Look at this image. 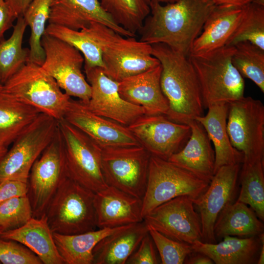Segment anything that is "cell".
Listing matches in <instances>:
<instances>
[{"label": "cell", "mask_w": 264, "mask_h": 264, "mask_svg": "<svg viewBox=\"0 0 264 264\" xmlns=\"http://www.w3.org/2000/svg\"><path fill=\"white\" fill-rule=\"evenodd\" d=\"M149 5L151 14L137 32L139 40L151 45L166 44L188 57L216 5L210 0H176L165 5L152 2Z\"/></svg>", "instance_id": "obj_1"}, {"label": "cell", "mask_w": 264, "mask_h": 264, "mask_svg": "<svg viewBox=\"0 0 264 264\" xmlns=\"http://www.w3.org/2000/svg\"><path fill=\"white\" fill-rule=\"evenodd\" d=\"M152 47L153 56L162 66L161 87L169 104L165 116L185 124L202 116L204 107L200 87L188 57L164 44Z\"/></svg>", "instance_id": "obj_2"}, {"label": "cell", "mask_w": 264, "mask_h": 264, "mask_svg": "<svg viewBox=\"0 0 264 264\" xmlns=\"http://www.w3.org/2000/svg\"><path fill=\"white\" fill-rule=\"evenodd\" d=\"M82 30L99 46L105 73L117 82L160 64L152 54V45L135 37L123 36L96 22Z\"/></svg>", "instance_id": "obj_3"}, {"label": "cell", "mask_w": 264, "mask_h": 264, "mask_svg": "<svg viewBox=\"0 0 264 264\" xmlns=\"http://www.w3.org/2000/svg\"><path fill=\"white\" fill-rule=\"evenodd\" d=\"M234 51V46L225 45L188 56L198 80L204 108L228 104L244 96L243 78L231 62Z\"/></svg>", "instance_id": "obj_4"}, {"label": "cell", "mask_w": 264, "mask_h": 264, "mask_svg": "<svg viewBox=\"0 0 264 264\" xmlns=\"http://www.w3.org/2000/svg\"><path fill=\"white\" fill-rule=\"evenodd\" d=\"M94 194L68 177L54 194L45 212L52 232L73 235L96 230Z\"/></svg>", "instance_id": "obj_5"}, {"label": "cell", "mask_w": 264, "mask_h": 264, "mask_svg": "<svg viewBox=\"0 0 264 264\" xmlns=\"http://www.w3.org/2000/svg\"><path fill=\"white\" fill-rule=\"evenodd\" d=\"M2 91L58 120L71 99L41 66L30 62L3 85Z\"/></svg>", "instance_id": "obj_6"}, {"label": "cell", "mask_w": 264, "mask_h": 264, "mask_svg": "<svg viewBox=\"0 0 264 264\" xmlns=\"http://www.w3.org/2000/svg\"><path fill=\"white\" fill-rule=\"evenodd\" d=\"M210 181L167 160L151 155L142 199L143 219L157 206L177 197L187 196L194 201L206 191Z\"/></svg>", "instance_id": "obj_7"}, {"label": "cell", "mask_w": 264, "mask_h": 264, "mask_svg": "<svg viewBox=\"0 0 264 264\" xmlns=\"http://www.w3.org/2000/svg\"><path fill=\"white\" fill-rule=\"evenodd\" d=\"M58 120L43 113L26 127L0 159V182L15 180L27 182L36 159L53 139Z\"/></svg>", "instance_id": "obj_8"}, {"label": "cell", "mask_w": 264, "mask_h": 264, "mask_svg": "<svg viewBox=\"0 0 264 264\" xmlns=\"http://www.w3.org/2000/svg\"><path fill=\"white\" fill-rule=\"evenodd\" d=\"M58 125L68 177L94 193L108 187L102 169V148L64 118Z\"/></svg>", "instance_id": "obj_9"}, {"label": "cell", "mask_w": 264, "mask_h": 264, "mask_svg": "<svg viewBox=\"0 0 264 264\" xmlns=\"http://www.w3.org/2000/svg\"><path fill=\"white\" fill-rule=\"evenodd\" d=\"M151 156L141 145L102 149V169L107 184L142 199Z\"/></svg>", "instance_id": "obj_10"}, {"label": "cell", "mask_w": 264, "mask_h": 264, "mask_svg": "<svg viewBox=\"0 0 264 264\" xmlns=\"http://www.w3.org/2000/svg\"><path fill=\"white\" fill-rule=\"evenodd\" d=\"M44 60L41 66L70 97H77L87 104L91 87L82 72L84 58L73 46L44 33L41 39Z\"/></svg>", "instance_id": "obj_11"}, {"label": "cell", "mask_w": 264, "mask_h": 264, "mask_svg": "<svg viewBox=\"0 0 264 264\" xmlns=\"http://www.w3.org/2000/svg\"><path fill=\"white\" fill-rule=\"evenodd\" d=\"M68 177L64 145L59 130L34 163L27 180V196L33 217H41L54 194Z\"/></svg>", "instance_id": "obj_12"}, {"label": "cell", "mask_w": 264, "mask_h": 264, "mask_svg": "<svg viewBox=\"0 0 264 264\" xmlns=\"http://www.w3.org/2000/svg\"><path fill=\"white\" fill-rule=\"evenodd\" d=\"M227 104L226 130L232 145L243 154V162L264 159L263 104L243 96Z\"/></svg>", "instance_id": "obj_13"}, {"label": "cell", "mask_w": 264, "mask_h": 264, "mask_svg": "<svg viewBox=\"0 0 264 264\" xmlns=\"http://www.w3.org/2000/svg\"><path fill=\"white\" fill-rule=\"evenodd\" d=\"M147 225L176 241L192 244L202 241L200 218L194 208L193 199L181 196L156 208L143 219Z\"/></svg>", "instance_id": "obj_14"}, {"label": "cell", "mask_w": 264, "mask_h": 264, "mask_svg": "<svg viewBox=\"0 0 264 264\" xmlns=\"http://www.w3.org/2000/svg\"><path fill=\"white\" fill-rule=\"evenodd\" d=\"M127 127L151 155L164 160L180 150L191 133L188 124L176 123L164 115H144Z\"/></svg>", "instance_id": "obj_15"}, {"label": "cell", "mask_w": 264, "mask_h": 264, "mask_svg": "<svg viewBox=\"0 0 264 264\" xmlns=\"http://www.w3.org/2000/svg\"><path fill=\"white\" fill-rule=\"evenodd\" d=\"M91 87V96L85 104L92 112L128 127L145 115L141 107L124 100L118 92V82L108 77L103 68L85 69Z\"/></svg>", "instance_id": "obj_16"}, {"label": "cell", "mask_w": 264, "mask_h": 264, "mask_svg": "<svg viewBox=\"0 0 264 264\" xmlns=\"http://www.w3.org/2000/svg\"><path fill=\"white\" fill-rule=\"evenodd\" d=\"M64 118L102 149L140 145L127 126L95 114L80 100L71 98Z\"/></svg>", "instance_id": "obj_17"}, {"label": "cell", "mask_w": 264, "mask_h": 264, "mask_svg": "<svg viewBox=\"0 0 264 264\" xmlns=\"http://www.w3.org/2000/svg\"><path fill=\"white\" fill-rule=\"evenodd\" d=\"M240 170V164L221 167L215 173L206 191L193 201L200 213L202 242H216L214 224L221 211L232 202Z\"/></svg>", "instance_id": "obj_18"}, {"label": "cell", "mask_w": 264, "mask_h": 264, "mask_svg": "<svg viewBox=\"0 0 264 264\" xmlns=\"http://www.w3.org/2000/svg\"><path fill=\"white\" fill-rule=\"evenodd\" d=\"M48 22L77 30L96 22L123 36L135 37L111 19L102 7L99 0H51Z\"/></svg>", "instance_id": "obj_19"}, {"label": "cell", "mask_w": 264, "mask_h": 264, "mask_svg": "<svg viewBox=\"0 0 264 264\" xmlns=\"http://www.w3.org/2000/svg\"><path fill=\"white\" fill-rule=\"evenodd\" d=\"M142 199L108 186L94 194L97 227L115 228L142 221Z\"/></svg>", "instance_id": "obj_20"}, {"label": "cell", "mask_w": 264, "mask_h": 264, "mask_svg": "<svg viewBox=\"0 0 264 264\" xmlns=\"http://www.w3.org/2000/svg\"><path fill=\"white\" fill-rule=\"evenodd\" d=\"M161 71L160 64L119 82L120 96L128 102L143 108L145 115H166L169 104L161 87Z\"/></svg>", "instance_id": "obj_21"}, {"label": "cell", "mask_w": 264, "mask_h": 264, "mask_svg": "<svg viewBox=\"0 0 264 264\" xmlns=\"http://www.w3.org/2000/svg\"><path fill=\"white\" fill-rule=\"evenodd\" d=\"M187 124L191 129L188 141L167 160L200 178L211 181L214 175L215 161L211 140L198 121L194 119Z\"/></svg>", "instance_id": "obj_22"}, {"label": "cell", "mask_w": 264, "mask_h": 264, "mask_svg": "<svg viewBox=\"0 0 264 264\" xmlns=\"http://www.w3.org/2000/svg\"><path fill=\"white\" fill-rule=\"evenodd\" d=\"M244 6L215 5L195 40L189 55L204 54L225 45L238 25Z\"/></svg>", "instance_id": "obj_23"}, {"label": "cell", "mask_w": 264, "mask_h": 264, "mask_svg": "<svg viewBox=\"0 0 264 264\" xmlns=\"http://www.w3.org/2000/svg\"><path fill=\"white\" fill-rule=\"evenodd\" d=\"M148 233L142 221L120 226L100 240L92 251L93 264H125Z\"/></svg>", "instance_id": "obj_24"}, {"label": "cell", "mask_w": 264, "mask_h": 264, "mask_svg": "<svg viewBox=\"0 0 264 264\" xmlns=\"http://www.w3.org/2000/svg\"><path fill=\"white\" fill-rule=\"evenodd\" d=\"M0 237L23 244L35 254L44 264H65L45 214L39 218H32L20 228L2 232Z\"/></svg>", "instance_id": "obj_25"}, {"label": "cell", "mask_w": 264, "mask_h": 264, "mask_svg": "<svg viewBox=\"0 0 264 264\" xmlns=\"http://www.w3.org/2000/svg\"><path fill=\"white\" fill-rule=\"evenodd\" d=\"M207 113L195 119L203 127L214 146V174L221 167L241 164L243 154L231 144L226 130L228 104H220L207 108Z\"/></svg>", "instance_id": "obj_26"}, {"label": "cell", "mask_w": 264, "mask_h": 264, "mask_svg": "<svg viewBox=\"0 0 264 264\" xmlns=\"http://www.w3.org/2000/svg\"><path fill=\"white\" fill-rule=\"evenodd\" d=\"M256 237L225 236L218 243L197 241L191 246L194 252L208 256L216 264H247L253 261L262 243L260 237Z\"/></svg>", "instance_id": "obj_27"}, {"label": "cell", "mask_w": 264, "mask_h": 264, "mask_svg": "<svg viewBox=\"0 0 264 264\" xmlns=\"http://www.w3.org/2000/svg\"><path fill=\"white\" fill-rule=\"evenodd\" d=\"M251 208L244 203H229L221 211L215 221L216 238L225 236L254 237L264 232V224Z\"/></svg>", "instance_id": "obj_28"}, {"label": "cell", "mask_w": 264, "mask_h": 264, "mask_svg": "<svg viewBox=\"0 0 264 264\" xmlns=\"http://www.w3.org/2000/svg\"><path fill=\"white\" fill-rule=\"evenodd\" d=\"M120 227L99 228L73 235L53 233V236L65 264H93L92 251L95 246Z\"/></svg>", "instance_id": "obj_29"}, {"label": "cell", "mask_w": 264, "mask_h": 264, "mask_svg": "<svg viewBox=\"0 0 264 264\" xmlns=\"http://www.w3.org/2000/svg\"><path fill=\"white\" fill-rule=\"evenodd\" d=\"M41 112L9 94L0 91V138L13 142Z\"/></svg>", "instance_id": "obj_30"}, {"label": "cell", "mask_w": 264, "mask_h": 264, "mask_svg": "<svg viewBox=\"0 0 264 264\" xmlns=\"http://www.w3.org/2000/svg\"><path fill=\"white\" fill-rule=\"evenodd\" d=\"M27 26L23 16H19L11 36L0 42V84L4 85L28 61L29 49L22 47Z\"/></svg>", "instance_id": "obj_31"}, {"label": "cell", "mask_w": 264, "mask_h": 264, "mask_svg": "<svg viewBox=\"0 0 264 264\" xmlns=\"http://www.w3.org/2000/svg\"><path fill=\"white\" fill-rule=\"evenodd\" d=\"M264 159L244 161L240 174L241 190L237 201L249 205L264 220Z\"/></svg>", "instance_id": "obj_32"}, {"label": "cell", "mask_w": 264, "mask_h": 264, "mask_svg": "<svg viewBox=\"0 0 264 264\" xmlns=\"http://www.w3.org/2000/svg\"><path fill=\"white\" fill-rule=\"evenodd\" d=\"M104 11L119 25L136 36L150 13L145 0H99Z\"/></svg>", "instance_id": "obj_33"}, {"label": "cell", "mask_w": 264, "mask_h": 264, "mask_svg": "<svg viewBox=\"0 0 264 264\" xmlns=\"http://www.w3.org/2000/svg\"><path fill=\"white\" fill-rule=\"evenodd\" d=\"M44 33L60 39L78 49L84 58V69L94 67L103 68L102 53L99 46L84 30H77L49 23Z\"/></svg>", "instance_id": "obj_34"}, {"label": "cell", "mask_w": 264, "mask_h": 264, "mask_svg": "<svg viewBox=\"0 0 264 264\" xmlns=\"http://www.w3.org/2000/svg\"><path fill=\"white\" fill-rule=\"evenodd\" d=\"M51 2V0H32L22 15L31 30L28 62L40 66H42L44 60L41 39L49 17Z\"/></svg>", "instance_id": "obj_35"}, {"label": "cell", "mask_w": 264, "mask_h": 264, "mask_svg": "<svg viewBox=\"0 0 264 264\" xmlns=\"http://www.w3.org/2000/svg\"><path fill=\"white\" fill-rule=\"evenodd\" d=\"M231 62L243 78L252 81L264 92V50L248 41L234 45Z\"/></svg>", "instance_id": "obj_36"}, {"label": "cell", "mask_w": 264, "mask_h": 264, "mask_svg": "<svg viewBox=\"0 0 264 264\" xmlns=\"http://www.w3.org/2000/svg\"><path fill=\"white\" fill-rule=\"evenodd\" d=\"M243 41L264 50V5L252 2L245 5L243 14L225 45L233 46Z\"/></svg>", "instance_id": "obj_37"}, {"label": "cell", "mask_w": 264, "mask_h": 264, "mask_svg": "<svg viewBox=\"0 0 264 264\" xmlns=\"http://www.w3.org/2000/svg\"><path fill=\"white\" fill-rule=\"evenodd\" d=\"M32 218L33 211L27 195L13 197L0 203L2 232L20 228Z\"/></svg>", "instance_id": "obj_38"}, {"label": "cell", "mask_w": 264, "mask_h": 264, "mask_svg": "<svg viewBox=\"0 0 264 264\" xmlns=\"http://www.w3.org/2000/svg\"><path fill=\"white\" fill-rule=\"evenodd\" d=\"M147 227L159 252L161 264H182L187 257L194 252L191 244L170 239L151 226Z\"/></svg>", "instance_id": "obj_39"}, {"label": "cell", "mask_w": 264, "mask_h": 264, "mask_svg": "<svg viewBox=\"0 0 264 264\" xmlns=\"http://www.w3.org/2000/svg\"><path fill=\"white\" fill-rule=\"evenodd\" d=\"M0 262L3 264H43L39 258L23 244L0 237Z\"/></svg>", "instance_id": "obj_40"}, {"label": "cell", "mask_w": 264, "mask_h": 264, "mask_svg": "<svg viewBox=\"0 0 264 264\" xmlns=\"http://www.w3.org/2000/svg\"><path fill=\"white\" fill-rule=\"evenodd\" d=\"M154 245V242L148 232L142 239L136 250L129 257L126 264H158Z\"/></svg>", "instance_id": "obj_41"}, {"label": "cell", "mask_w": 264, "mask_h": 264, "mask_svg": "<svg viewBox=\"0 0 264 264\" xmlns=\"http://www.w3.org/2000/svg\"><path fill=\"white\" fill-rule=\"evenodd\" d=\"M26 183L15 181L5 180L0 182V203L15 197L27 195Z\"/></svg>", "instance_id": "obj_42"}, {"label": "cell", "mask_w": 264, "mask_h": 264, "mask_svg": "<svg viewBox=\"0 0 264 264\" xmlns=\"http://www.w3.org/2000/svg\"><path fill=\"white\" fill-rule=\"evenodd\" d=\"M17 18L12 14L7 3H0V42L4 40V34L13 27V22Z\"/></svg>", "instance_id": "obj_43"}, {"label": "cell", "mask_w": 264, "mask_h": 264, "mask_svg": "<svg viewBox=\"0 0 264 264\" xmlns=\"http://www.w3.org/2000/svg\"><path fill=\"white\" fill-rule=\"evenodd\" d=\"M32 0H6L12 14L17 19L22 16Z\"/></svg>", "instance_id": "obj_44"}, {"label": "cell", "mask_w": 264, "mask_h": 264, "mask_svg": "<svg viewBox=\"0 0 264 264\" xmlns=\"http://www.w3.org/2000/svg\"><path fill=\"white\" fill-rule=\"evenodd\" d=\"M215 5H230L242 6L254 2L264 5V0H210Z\"/></svg>", "instance_id": "obj_45"}, {"label": "cell", "mask_w": 264, "mask_h": 264, "mask_svg": "<svg viewBox=\"0 0 264 264\" xmlns=\"http://www.w3.org/2000/svg\"><path fill=\"white\" fill-rule=\"evenodd\" d=\"M195 255L188 260H185L186 264H214L213 261L208 256L199 253Z\"/></svg>", "instance_id": "obj_46"}, {"label": "cell", "mask_w": 264, "mask_h": 264, "mask_svg": "<svg viewBox=\"0 0 264 264\" xmlns=\"http://www.w3.org/2000/svg\"><path fill=\"white\" fill-rule=\"evenodd\" d=\"M13 142L9 140L0 138V159L8 150L9 146Z\"/></svg>", "instance_id": "obj_47"}, {"label": "cell", "mask_w": 264, "mask_h": 264, "mask_svg": "<svg viewBox=\"0 0 264 264\" xmlns=\"http://www.w3.org/2000/svg\"><path fill=\"white\" fill-rule=\"evenodd\" d=\"M257 264H264V243L263 244V245L261 247L259 258Z\"/></svg>", "instance_id": "obj_48"}, {"label": "cell", "mask_w": 264, "mask_h": 264, "mask_svg": "<svg viewBox=\"0 0 264 264\" xmlns=\"http://www.w3.org/2000/svg\"><path fill=\"white\" fill-rule=\"evenodd\" d=\"M145 1L149 4L150 2H156L160 3H172L176 1V0H145Z\"/></svg>", "instance_id": "obj_49"}, {"label": "cell", "mask_w": 264, "mask_h": 264, "mask_svg": "<svg viewBox=\"0 0 264 264\" xmlns=\"http://www.w3.org/2000/svg\"><path fill=\"white\" fill-rule=\"evenodd\" d=\"M3 85L0 84V91L2 89Z\"/></svg>", "instance_id": "obj_50"}, {"label": "cell", "mask_w": 264, "mask_h": 264, "mask_svg": "<svg viewBox=\"0 0 264 264\" xmlns=\"http://www.w3.org/2000/svg\"><path fill=\"white\" fill-rule=\"evenodd\" d=\"M5 1V0H0V3H2Z\"/></svg>", "instance_id": "obj_51"}, {"label": "cell", "mask_w": 264, "mask_h": 264, "mask_svg": "<svg viewBox=\"0 0 264 264\" xmlns=\"http://www.w3.org/2000/svg\"><path fill=\"white\" fill-rule=\"evenodd\" d=\"M2 232L1 229H0V234Z\"/></svg>", "instance_id": "obj_52"}, {"label": "cell", "mask_w": 264, "mask_h": 264, "mask_svg": "<svg viewBox=\"0 0 264 264\" xmlns=\"http://www.w3.org/2000/svg\"></svg>", "instance_id": "obj_53"}]
</instances>
